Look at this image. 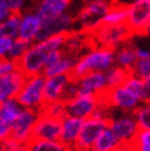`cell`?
I'll return each instance as SVG.
<instances>
[{
  "instance_id": "cell-42",
  "label": "cell",
  "mask_w": 150,
  "mask_h": 151,
  "mask_svg": "<svg viewBox=\"0 0 150 151\" xmlns=\"http://www.w3.org/2000/svg\"><path fill=\"white\" fill-rule=\"evenodd\" d=\"M113 151H138L133 144H121Z\"/></svg>"
},
{
  "instance_id": "cell-31",
  "label": "cell",
  "mask_w": 150,
  "mask_h": 151,
  "mask_svg": "<svg viewBox=\"0 0 150 151\" xmlns=\"http://www.w3.org/2000/svg\"><path fill=\"white\" fill-rule=\"evenodd\" d=\"M42 114H46L48 117L56 118V119H62L66 116L65 113V103L64 101H54V102H48L43 106L42 111L40 112Z\"/></svg>"
},
{
  "instance_id": "cell-30",
  "label": "cell",
  "mask_w": 150,
  "mask_h": 151,
  "mask_svg": "<svg viewBox=\"0 0 150 151\" xmlns=\"http://www.w3.org/2000/svg\"><path fill=\"white\" fill-rule=\"evenodd\" d=\"M133 116L136 118L139 130H148L150 129V102L141 103L139 107L133 112Z\"/></svg>"
},
{
  "instance_id": "cell-9",
  "label": "cell",
  "mask_w": 150,
  "mask_h": 151,
  "mask_svg": "<svg viewBox=\"0 0 150 151\" xmlns=\"http://www.w3.org/2000/svg\"><path fill=\"white\" fill-rule=\"evenodd\" d=\"M150 21V0H133L127 4L125 25L133 35H144Z\"/></svg>"
},
{
  "instance_id": "cell-15",
  "label": "cell",
  "mask_w": 150,
  "mask_h": 151,
  "mask_svg": "<svg viewBox=\"0 0 150 151\" xmlns=\"http://www.w3.org/2000/svg\"><path fill=\"white\" fill-rule=\"evenodd\" d=\"M61 135V119H56L40 113L33 128L32 139L59 141Z\"/></svg>"
},
{
  "instance_id": "cell-7",
  "label": "cell",
  "mask_w": 150,
  "mask_h": 151,
  "mask_svg": "<svg viewBox=\"0 0 150 151\" xmlns=\"http://www.w3.org/2000/svg\"><path fill=\"white\" fill-rule=\"evenodd\" d=\"M107 128L113 133L121 144H133L134 138L139 132L133 113L111 111Z\"/></svg>"
},
{
  "instance_id": "cell-40",
  "label": "cell",
  "mask_w": 150,
  "mask_h": 151,
  "mask_svg": "<svg viewBox=\"0 0 150 151\" xmlns=\"http://www.w3.org/2000/svg\"><path fill=\"white\" fill-rule=\"evenodd\" d=\"M12 41L14 40L5 38V37H0V59L7 58V54H9V50H10Z\"/></svg>"
},
{
  "instance_id": "cell-14",
  "label": "cell",
  "mask_w": 150,
  "mask_h": 151,
  "mask_svg": "<svg viewBox=\"0 0 150 151\" xmlns=\"http://www.w3.org/2000/svg\"><path fill=\"white\" fill-rule=\"evenodd\" d=\"M42 19L35 10H27L20 14V26L17 38L27 43H35L40 33Z\"/></svg>"
},
{
  "instance_id": "cell-26",
  "label": "cell",
  "mask_w": 150,
  "mask_h": 151,
  "mask_svg": "<svg viewBox=\"0 0 150 151\" xmlns=\"http://www.w3.org/2000/svg\"><path fill=\"white\" fill-rule=\"evenodd\" d=\"M20 14H10L3 22H0V37L15 40L19 35Z\"/></svg>"
},
{
  "instance_id": "cell-6",
  "label": "cell",
  "mask_w": 150,
  "mask_h": 151,
  "mask_svg": "<svg viewBox=\"0 0 150 151\" xmlns=\"http://www.w3.org/2000/svg\"><path fill=\"white\" fill-rule=\"evenodd\" d=\"M44 80L43 75H35L27 76L21 91L19 92L16 100L21 104L22 108L31 109L36 112H41L43 106L46 104L44 101Z\"/></svg>"
},
{
  "instance_id": "cell-44",
  "label": "cell",
  "mask_w": 150,
  "mask_h": 151,
  "mask_svg": "<svg viewBox=\"0 0 150 151\" xmlns=\"http://www.w3.org/2000/svg\"><path fill=\"white\" fill-rule=\"evenodd\" d=\"M144 35L150 36V21H149V24H148V26H146V28H145V31H144Z\"/></svg>"
},
{
  "instance_id": "cell-17",
  "label": "cell",
  "mask_w": 150,
  "mask_h": 151,
  "mask_svg": "<svg viewBox=\"0 0 150 151\" xmlns=\"http://www.w3.org/2000/svg\"><path fill=\"white\" fill-rule=\"evenodd\" d=\"M84 119L75 118L70 116H65L61 119V135L59 141L65 147H74L80 134Z\"/></svg>"
},
{
  "instance_id": "cell-45",
  "label": "cell",
  "mask_w": 150,
  "mask_h": 151,
  "mask_svg": "<svg viewBox=\"0 0 150 151\" xmlns=\"http://www.w3.org/2000/svg\"><path fill=\"white\" fill-rule=\"evenodd\" d=\"M63 151H76V150H75L74 147H65Z\"/></svg>"
},
{
  "instance_id": "cell-48",
  "label": "cell",
  "mask_w": 150,
  "mask_h": 151,
  "mask_svg": "<svg viewBox=\"0 0 150 151\" xmlns=\"http://www.w3.org/2000/svg\"><path fill=\"white\" fill-rule=\"evenodd\" d=\"M3 102V99H1V97H0V103H1Z\"/></svg>"
},
{
  "instance_id": "cell-33",
  "label": "cell",
  "mask_w": 150,
  "mask_h": 151,
  "mask_svg": "<svg viewBox=\"0 0 150 151\" xmlns=\"http://www.w3.org/2000/svg\"><path fill=\"white\" fill-rule=\"evenodd\" d=\"M28 46H30V43L21 41L20 38H15L11 43V47H10V50H9V54H7V58L17 63L21 59V57L25 54V52L27 50Z\"/></svg>"
},
{
  "instance_id": "cell-41",
  "label": "cell",
  "mask_w": 150,
  "mask_h": 151,
  "mask_svg": "<svg viewBox=\"0 0 150 151\" xmlns=\"http://www.w3.org/2000/svg\"><path fill=\"white\" fill-rule=\"evenodd\" d=\"M9 15H10V11L6 7L4 0H0V22H3Z\"/></svg>"
},
{
  "instance_id": "cell-36",
  "label": "cell",
  "mask_w": 150,
  "mask_h": 151,
  "mask_svg": "<svg viewBox=\"0 0 150 151\" xmlns=\"http://www.w3.org/2000/svg\"><path fill=\"white\" fill-rule=\"evenodd\" d=\"M17 69V63L9 58H1L0 59V78L12 73Z\"/></svg>"
},
{
  "instance_id": "cell-16",
  "label": "cell",
  "mask_w": 150,
  "mask_h": 151,
  "mask_svg": "<svg viewBox=\"0 0 150 151\" xmlns=\"http://www.w3.org/2000/svg\"><path fill=\"white\" fill-rule=\"evenodd\" d=\"M26 78L27 76L21 70H19V68L12 73L0 78V97L3 100L16 99L25 84Z\"/></svg>"
},
{
  "instance_id": "cell-4",
  "label": "cell",
  "mask_w": 150,
  "mask_h": 151,
  "mask_svg": "<svg viewBox=\"0 0 150 151\" xmlns=\"http://www.w3.org/2000/svg\"><path fill=\"white\" fill-rule=\"evenodd\" d=\"M111 3L107 0H94V1L82 5L79 12L75 15L76 29L82 32L92 33L96 28L103 24V17L106 15Z\"/></svg>"
},
{
  "instance_id": "cell-29",
  "label": "cell",
  "mask_w": 150,
  "mask_h": 151,
  "mask_svg": "<svg viewBox=\"0 0 150 151\" xmlns=\"http://www.w3.org/2000/svg\"><path fill=\"white\" fill-rule=\"evenodd\" d=\"M129 75L128 71H125L121 68H118L116 65H113L105 73V76H106V81H107V87L108 88H113L117 86L123 85V82L125 81L127 76Z\"/></svg>"
},
{
  "instance_id": "cell-12",
  "label": "cell",
  "mask_w": 150,
  "mask_h": 151,
  "mask_svg": "<svg viewBox=\"0 0 150 151\" xmlns=\"http://www.w3.org/2000/svg\"><path fill=\"white\" fill-rule=\"evenodd\" d=\"M65 113L66 116L87 119L99 109L102 103V100L95 96H86V95H78L74 99L65 101Z\"/></svg>"
},
{
  "instance_id": "cell-11",
  "label": "cell",
  "mask_w": 150,
  "mask_h": 151,
  "mask_svg": "<svg viewBox=\"0 0 150 151\" xmlns=\"http://www.w3.org/2000/svg\"><path fill=\"white\" fill-rule=\"evenodd\" d=\"M40 112L31 109H22L19 117L10 124L11 125V138L12 140L26 145L28 141L32 140L33 128L37 122Z\"/></svg>"
},
{
  "instance_id": "cell-28",
  "label": "cell",
  "mask_w": 150,
  "mask_h": 151,
  "mask_svg": "<svg viewBox=\"0 0 150 151\" xmlns=\"http://www.w3.org/2000/svg\"><path fill=\"white\" fill-rule=\"evenodd\" d=\"M65 146L61 141H47L32 139L26 144V151H63Z\"/></svg>"
},
{
  "instance_id": "cell-18",
  "label": "cell",
  "mask_w": 150,
  "mask_h": 151,
  "mask_svg": "<svg viewBox=\"0 0 150 151\" xmlns=\"http://www.w3.org/2000/svg\"><path fill=\"white\" fill-rule=\"evenodd\" d=\"M71 78L69 75H59V76H49L44 80V101L54 102L63 101L65 88L68 86Z\"/></svg>"
},
{
  "instance_id": "cell-10",
  "label": "cell",
  "mask_w": 150,
  "mask_h": 151,
  "mask_svg": "<svg viewBox=\"0 0 150 151\" xmlns=\"http://www.w3.org/2000/svg\"><path fill=\"white\" fill-rule=\"evenodd\" d=\"M74 29H76L75 15L70 12H65L57 17L42 20L41 29L38 36H37L36 42L49 38L52 36H65L70 33L71 31H74Z\"/></svg>"
},
{
  "instance_id": "cell-43",
  "label": "cell",
  "mask_w": 150,
  "mask_h": 151,
  "mask_svg": "<svg viewBox=\"0 0 150 151\" xmlns=\"http://www.w3.org/2000/svg\"><path fill=\"white\" fill-rule=\"evenodd\" d=\"M145 93H146V101L145 102H150V80H145Z\"/></svg>"
},
{
  "instance_id": "cell-2",
  "label": "cell",
  "mask_w": 150,
  "mask_h": 151,
  "mask_svg": "<svg viewBox=\"0 0 150 151\" xmlns=\"http://www.w3.org/2000/svg\"><path fill=\"white\" fill-rule=\"evenodd\" d=\"M115 65V50L100 46H92L78 57L70 78L76 80L89 73H106Z\"/></svg>"
},
{
  "instance_id": "cell-1",
  "label": "cell",
  "mask_w": 150,
  "mask_h": 151,
  "mask_svg": "<svg viewBox=\"0 0 150 151\" xmlns=\"http://www.w3.org/2000/svg\"><path fill=\"white\" fill-rule=\"evenodd\" d=\"M65 36H52L40 42L31 43L25 54L17 62V68L26 76L42 75L46 68L48 53L54 50H64Z\"/></svg>"
},
{
  "instance_id": "cell-25",
  "label": "cell",
  "mask_w": 150,
  "mask_h": 151,
  "mask_svg": "<svg viewBox=\"0 0 150 151\" xmlns=\"http://www.w3.org/2000/svg\"><path fill=\"white\" fill-rule=\"evenodd\" d=\"M121 142L118 141V139L113 135L108 128H106L101 134L100 137L97 138V140L95 141V144L92 146L94 151H113L116 150Z\"/></svg>"
},
{
  "instance_id": "cell-22",
  "label": "cell",
  "mask_w": 150,
  "mask_h": 151,
  "mask_svg": "<svg viewBox=\"0 0 150 151\" xmlns=\"http://www.w3.org/2000/svg\"><path fill=\"white\" fill-rule=\"evenodd\" d=\"M137 60L136 46L132 40L115 49V65L125 71L131 73Z\"/></svg>"
},
{
  "instance_id": "cell-38",
  "label": "cell",
  "mask_w": 150,
  "mask_h": 151,
  "mask_svg": "<svg viewBox=\"0 0 150 151\" xmlns=\"http://www.w3.org/2000/svg\"><path fill=\"white\" fill-rule=\"evenodd\" d=\"M78 95H79V93H78V85H76V81H75L74 79H71V80L69 81L68 86H66V88H65L63 101L65 102V101H68V100H71V99H74V97H75V96H78Z\"/></svg>"
},
{
  "instance_id": "cell-20",
  "label": "cell",
  "mask_w": 150,
  "mask_h": 151,
  "mask_svg": "<svg viewBox=\"0 0 150 151\" xmlns=\"http://www.w3.org/2000/svg\"><path fill=\"white\" fill-rule=\"evenodd\" d=\"M71 0H41L36 4V12L42 20L57 17L59 15L69 12Z\"/></svg>"
},
{
  "instance_id": "cell-24",
  "label": "cell",
  "mask_w": 150,
  "mask_h": 151,
  "mask_svg": "<svg viewBox=\"0 0 150 151\" xmlns=\"http://www.w3.org/2000/svg\"><path fill=\"white\" fill-rule=\"evenodd\" d=\"M24 109L16 99H7L3 100L0 103V119L5 120L7 123H12L19 117L21 111Z\"/></svg>"
},
{
  "instance_id": "cell-47",
  "label": "cell",
  "mask_w": 150,
  "mask_h": 151,
  "mask_svg": "<svg viewBox=\"0 0 150 151\" xmlns=\"http://www.w3.org/2000/svg\"><path fill=\"white\" fill-rule=\"evenodd\" d=\"M82 151H94L92 149H90V150H82Z\"/></svg>"
},
{
  "instance_id": "cell-32",
  "label": "cell",
  "mask_w": 150,
  "mask_h": 151,
  "mask_svg": "<svg viewBox=\"0 0 150 151\" xmlns=\"http://www.w3.org/2000/svg\"><path fill=\"white\" fill-rule=\"evenodd\" d=\"M129 74L139 78L143 81L150 80V57L143 58V59H138Z\"/></svg>"
},
{
  "instance_id": "cell-8",
  "label": "cell",
  "mask_w": 150,
  "mask_h": 151,
  "mask_svg": "<svg viewBox=\"0 0 150 151\" xmlns=\"http://www.w3.org/2000/svg\"><path fill=\"white\" fill-rule=\"evenodd\" d=\"M101 100L106 107L124 113H133L141 104L124 85L108 88Z\"/></svg>"
},
{
  "instance_id": "cell-34",
  "label": "cell",
  "mask_w": 150,
  "mask_h": 151,
  "mask_svg": "<svg viewBox=\"0 0 150 151\" xmlns=\"http://www.w3.org/2000/svg\"><path fill=\"white\" fill-rule=\"evenodd\" d=\"M133 145L138 151H150V129L139 130L134 138Z\"/></svg>"
},
{
  "instance_id": "cell-35",
  "label": "cell",
  "mask_w": 150,
  "mask_h": 151,
  "mask_svg": "<svg viewBox=\"0 0 150 151\" xmlns=\"http://www.w3.org/2000/svg\"><path fill=\"white\" fill-rule=\"evenodd\" d=\"M10 14H22L26 11L27 0H4Z\"/></svg>"
},
{
  "instance_id": "cell-27",
  "label": "cell",
  "mask_w": 150,
  "mask_h": 151,
  "mask_svg": "<svg viewBox=\"0 0 150 151\" xmlns=\"http://www.w3.org/2000/svg\"><path fill=\"white\" fill-rule=\"evenodd\" d=\"M123 85L137 97V99L140 101V103H145L146 93H145V84H144L143 80H140L139 78L129 74L128 76H127L125 81L123 82Z\"/></svg>"
},
{
  "instance_id": "cell-21",
  "label": "cell",
  "mask_w": 150,
  "mask_h": 151,
  "mask_svg": "<svg viewBox=\"0 0 150 151\" xmlns=\"http://www.w3.org/2000/svg\"><path fill=\"white\" fill-rule=\"evenodd\" d=\"M78 57L66 53L63 50L62 55L59 57L54 63H52L44 68L43 71V76L44 78H49V76H59V75H69L74 69V65L76 63Z\"/></svg>"
},
{
  "instance_id": "cell-19",
  "label": "cell",
  "mask_w": 150,
  "mask_h": 151,
  "mask_svg": "<svg viewBox=\"0 0 150 151\" xmlns=\"http://www.w3.org/2000/svg\"><path fill=\"white\" fill-rule=\"evenodd\" d=\"M92 46L94 44L90 35L80 31V29H74L70 33L65 35L64 52L66 53H70V54L79 57Z\"/></svg>"
},
{
  "instance_id": "cell-5",
  "label": "cell",
  "mask_w": 150,
  "mask_h": 151,
  "mask_svg": "<svg viewBox=\"0 0 150 151\" xmlns=\"http://www.w3.org/2000/svg\"><path fill=\"white\" fill-rule=\"evenodd\" d=\"M90 37H91L94 46H100L115 50L125 42L131 41L133 33L125 24L124 25L102 24L92 33H90Z\"/></svg>"
},
{
  "instance_id": "cell-46",
  "label": "cell",
  "mask_w": 150,
  "mask_h": 151,
  "mask_svg": "<svg viewBox=\"0 0 150 151\" xmlns=\"http://www.w3.org/2000/svg\"><path fill=\"white\" fill-rule=\"evenodd\" d=\"M30 1H32V3H35V4H38L41 0H30Z\"/></svg>"
},
{
  "instance_id": "cell-23",
  "label": "cell",
  "mask_w": 150,
  "mask_h": 151,
  "mask_svg": "<svg viewBox=\"0 0 150 151\" xmlns=\"http://www.w3.org/2000/svg\"><path fill=\"white\" fill-rule=\"evenodd\" d=\"M127 21V4L111 3L103 17L105 25H124Z\"/></svg>"
},
{
  "instance_id": "cell-3",
  "label": "cell",
  "mask_w": 150,
  "mask_h": 151,
  "mask_svg": "<svg viewBox=\"0 0 150 151\" xmlns=\"http://www.w3.org/2000/svg\"><path fill=\"white\" fill-rule=\"evenodd\" d=\"M111 111H112L111 108L102 104L91 117L87 119H84L80 134L74 146L75 150L82 151V150L92 149L95 141L100 137V134L107 128Z\"/></svg>"
},
{
  "instance_id": "cell-37",
  "label": "cell",
  "mask_w": 150,
  "mask_h": 151,
  "mask_svg": "<svg viewBox=\"0 0 150 151\" xmlns=\"http://www.w3.org/2000/svg\"><path fill=\"white\" fill-rule=\"evenodd\" d=\"M0 151H26V145L20 144L12 139L0 142Z\"/></svg>"
},
{
  "instance_id": "cell-39",
  "label": "cell",
  "mask_w": 150,
  "mask_h": 151,
  "mask_svg": "<svg viewBox=\"0 0 150 151\" xmlns=\"http://www.w3.org/2000/svg\"><path fill=\"white\" fill-rule=\"evenodd\" d=\"M11 138V125L10 123L0 119V142L6 141Z\"/></svg>"
},
{
  "instance_id": "cell-13",
  "label": "cell",
  "mask_w": 150,
  "mask_h": 151,
  "mask_svg": "<svg viewBox=\"0 0 150 151\" xmlns=\"http://www.w3.org/2000/svg\"><path fill=\"white\" fill-rule=\"evenodd\" d=\"M78 85V93L79 95H86V96H95L102 99L103 95L108 90L107 81L105 73L95 71L89 73L84 76L75 80Z\"/></svg>"
}]
</instances>
